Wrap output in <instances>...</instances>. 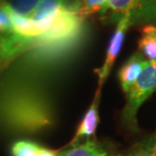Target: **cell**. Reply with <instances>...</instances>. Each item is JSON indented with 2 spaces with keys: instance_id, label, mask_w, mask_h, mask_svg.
Instances as JSON below:
<instances>
[{
  "instance_id": "1",
  "label": "cell",
  "mask_w": 156,
  "mask_h": 156,
  "mask_svg": "<svg viewBox=\"0 0 156 156\" xmlns=\"http://www.w3.org/2000/svg\"><path fill=\"white\" fill-rule=\"evenodd\" d=\"M4 95L20 108H16L0 102V105H4V120L15 129L17 127L26 131H38L51 125L48 104L34 87L21 83L12 84L6 87Z\"/></svg>"
},
{
  "instance_id": "2",
  "label": "cell",
  "mask_w": 156,
  "mask_h": 156,
  "mask_svg": "<svg viewBox=\"0 0 156 156\" xmlns=\"http://www.w3.org/2000/svg\"><path fill=\"white\" fill-rule=\"evenodd\" d=\"M98 15L105 24H117L128 16L131 27L156 26V0H108Z\"/></svg>"
},
{
  "instance_id": "3",
  "label": "cell",
  "mask_w": 156,
  "mask_h": 156,
  "mask_svg": "<svg viewBox=\"0 0 156 156\" xmlns=\"http://www.w3.org/2000/svg\"><path fill=\"white\" fill-rule=\"evenodd\" d=\"M156 91V62H148L132 88L127 93V102L122 112V123L131 132L139 130L137 113L144 101Z\"/></svg>"
},
{
  "instance_id": "4",
  "label": "cell",
  "mask_w": 156,
  "mask_h": 156,
  "mask_svg": "<svg viewBox=\"0 0 156 156\" xmlns=\"http://www.w3.org/2000/svg\"><path fill=\"white\" fill-rule=\"evenodd\" d=\"M130 27L131 23L128 16H123V18L116 24V30H115L114 34L111 37L110 42H108L104 63L96 70L98 83V88L101 89L102 85L107 81L112 71V68H113L115 62H116L118 56L120 54L122 46H123L125 38H126V34Z\"/></svg>"
},
{
  "instance_id": "5",
  "label": "cell",
  "mask_w": 156,
  "mask_h": 156,
  "mask_svg": "<svg viewBox=\"0 0 156 156\" xmlns=\"http://www.w3.org/2000/svg\"><path fill=\"white\" fill-rule=\"evenodd\" d=\"M101 88L96 89L93 101L90 104L88 110L84 114L83 118L81 119L80 123L76 129V132L74 134L73 138L70 141L69 144H75V143L84 141V140L95 138L96 129H98L99 123V101H101Z\"/></svg>"
},
{
  "instance_id": "6",
  "label": "cell",
  "mask_w": 156,
  "mask_h": 156,
  "mask_svg": "<svg viewBox=\"0 0 156 156\" xmlns=\"http://www.w3.org/2000/svg\"><path fill=\"white\" fill-rule=\"evenodd\" d=\"M147 64L148 61L143 57L141 53L136 52L132 56H130L129 59L122 65L118 72V79L125 94L130 91L140 73Z\"/></svg>"
},
{
  "instance_id": "7",
  "label": "cell",
  "mask_w": 156,
  "mask_h": 156,
  "mask_svg": "<svg viewBox=\"0 0 156 156\" xmlns=\"http://www.w3.org/2000/svg\"><path fill=\"white\" fill-rule=\"evenodd\" d=\"M59 156H112V152L107 143L96 138L68 144L62 150H59Z\"/></svg>"
},
{
  "instance_id": "8",
  "label": "cell",
  "mask_w": 156,
  "mask_h": 156,
  "mask_svg": "<svg viewBox=\"0 0 156 156\" xmlns=\"http://www.w3.org/2000/svg\"><path fill=\"white\" fill-rule=\"evenodd\" d=\"M69 3L70 0H41L30 20L35 23L51 21L57 17Z\"/></svg>"
},
{
  "instance_id": "9",
  "label": "cell",
  "mask_w": 156,
  "mask_h": 156,
  "mask_svg": "<svg viewBox=\"0 0 156 156\" xmlns=\"http://www.w3.org/2000/svg\"><path fill=\"white\" fill-rule=\"evenodd\" d=\"M138 49L148 62H156V26L142 27Z\"/></svg>"
},
{
  "instance_id": "10",
  "label": "cell",
  "mask_w": 156,
  "mask_h": 156,
  "mask_svg": "<svg viewBox=\"0 0 156 156\" xmlns=\"http://www.w3.org/2000/svg\"><path fill=\"white\" fill-rule=\"evenodd\" d=\"M108 0H70V8L81 20L87 18L96 13H99Z\"/></svg>"
},
{
  "instance_id": "11",
  "label": "cell",
  "mask_w": 156,
  "mask_h": 156,
  "mask_svg": "<svg viewBox=\"0 0 156 156\" xmlns=\"http://www.w3.org/2000/svg\"><path fill=\"white\" fill-rule=\"evenodd\" d=\"M41 0H5L1 5L12 14L30 18Z\"/></svg>"
},
{
  "instance_id": "12",
  "label": "cell",
  "mask_w": 156,
  "mask_h": 156,
  "mask_svg": "<svg viewBox=\"0 0 156 156\" xmlns=\"http://www.w3.org/2000/svg\"><path fill=\"white\" fill-rule=\"evenodd\" d=\"M43 146L30 140L14 142L10 147L11 156H37Z\"/></svg>"
},
{
  "instance_id": "13",
  "label": "cell",
  "mask_w": 156,
  "mask_h": 156,
  "mask_svg": "<svg viewBox=\"0 0 156 156\" xmlns=\"http://www.w3.org/2000/svg\"><path fill=\"white\" fill-rule=\"evenodd\" d=\"M13 14L4 6L0 4V32H7L13 29Z\"/></svg>"
},
{
  "instance_id": "14",
  "label": "cell",
  "mask_w": 156,
  "mask_h": 156,
  "mask_svg": "<svg viewBox=\"0 0 156 156\" xmlns=\"http://www.w3.org/2000/svg\"><path fill=\"white\" fill-rule=\"evenodd\" d=\"M147 138L142 140L140 143H137L132 148L119 153L116 156H147Z\"/></svg>"
},
{
  "instance_id": "15",
  "label": "cell",
  "mask_w": 156,
  "mask_h": 156,
  "mask_svg": "<svg viewBox=\"0 0 156 156\" xmlns=\"http://www.w3.org/2000/svg\"><path fill=\"white\" fill-rule=\"evenodd\" d=\"M147 156H156V134L147 137Z\"/></svg>"
},
{
  "instance_id": "16",
  "label": "cell",
  "mask_w": 156,
  "mask_h": 156,
  "mask_svg": "<svg viewBox=\"0 0 156 156\" xmlns=\"http://www.w3.org/2000/svg\"><path fill=\"white\" fill-rule=\"evenodd\" d=\"M37 156H59V150H52V149L42 147Z\"/></svg>"
},
{
  "instance_id": "17",
  "label": "cell",
  "mask_w": 156,
  "mask_h": 156,
  "mask_svg": "<svg viewBox=\"0 0 156 156\" xmlns=\"http://www.w3.org/2000/svg\"><path fill=\"white\" fill-rule=\"evenodd\" d=\"M4 1H5V0H0V4H2V3L4 2Z\"/></svg>"
}]
</instances>
